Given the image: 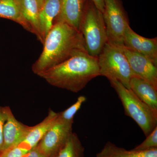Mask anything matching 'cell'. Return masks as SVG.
<instances>
[{"mask_svg": "<svg viewBox=\"0 0 157 157\" xmlns=\"http://www.w3.org/2000/svg\"><path fill=\"white\" fill-rule=\"evenodd\" d=\"M85 1L60 0L59 12L54 23H66L79 31Z\"/></svg>", "mask_w": 157, "mask_h": 157, "instance_id": "11", "label": "cell"}, {"mask_svg": "<svg viewBox=\"0 0 157 157\" xmlns=\"http://www.w3.org/2000/svg\"><path fill=\"white\" fill-rule=\"evenodd\" d=\"M5 108L7 118L4 125V144L2 151L20 144L26 137L31 128V127L26 125L17 121L9 106H6Z\"/></svg>", "mask_w": 157, "mask_h": 157, "instance_id": "10", "label": "cell"}, {"mask_svg": "<svg viewBox=\"0 0 157 157\" xmlns=\"http://www.w3.org/2000/svg\"><path fill=\"white\" fill-rule=\"evenodd\" d=\"M86 100V97L85 96H79L76 102L72 106L63 111L59 113V118L64 121L73 122V119L75 114Z\"/></svg>", "mask_w": 157, "mask_h": 157, "instance_id": "19", "label": "cell"}, {"mask_svg": "<svg viewBox=\"0 0 157 157\" xmlns=\"http://www.w3.org/2000/svg\"><path fill=\"white\" fill-rule=\"evenodd\" d=\"M73 123L62 121L58 117L55 123L36 146L46 157H56L73 132Z\"/></svg>", "mask_w": 157, "mask_h": 157, "instance_id": "7", "label": "cell"}, {"mask_svg": "<svg viewBox=\"0 0 157 157\" xmlns=\"http://www.w3.org/2000/svg\"><path fill=\"white\" fill-rule=\"evenodd\" d=\"M117 94L125 114L132 118L147 137L157 126V115L132 92L117 81H109Z\"/></svg>", "mask_w": 157, "mask_h": 157, "instance_id": "4", "label": "cell"}, {"mask_svg": "<svg viewBox=\"0 0 157 157\" xmlns=\"http://www.w3.org/2000/svg\"><path fill=\"white\" fill-rule=\"evenodd\" d=\"M30 151L20 144L17 146L11 147L1 151L0 157H24Z\"/></svg>", "mask_w": 157, "mask_h": 157, "instance_id": "21", "label": "cell"}, {"mask_svg": "<svg viewBox=\"0 0 157 157\" xmlns=\"http://www.w3.org/2000/svg\"><path fill=\"white\" fill-rule=\"evenodd\" d=\"M96 157H157V148L145 151L128 150L108 141Z\"/></svg>", "mask_w": 157, "mask_h": 157, "instance_id": "16", "label": "cell"}, {"mask_svg": "<svg viewBox=\"0 0 157 157\" xmlns=\"http://www.w3.org/2000/svg\"><path fill=\"white\" fill-rule=\"evenodd\" d=\"M0 18L10 20L17 23L33 33L30 26L23 15L20 0H0Z\"/></svg>", "mask_w": 157, "mask_h": 157, "instance_id": "15", "label": "cell"}, {"mask_svg": "<svg viewBox=\"0 0 157 157\" xmlns=\"http://www.w3.org/2000/svg\"><path fill=\"white\" fill-rule=\"evenodd\" d=\"M6 118L7 115L5 107L0 106V152L2 151L4 144L3 132Z\"/></svg>", "mask_w": 157, "mask_h": 157, "instance_id": "22", "label": "cell"}, {"mask_svg": "<svg viewBox=\"0 0 157 157\" xmlns=\"http://www.w3.org/2000/svg\"><path fill=\"white\" fill-rule=\"evenodd\" d=\"M124 54L128 62L132 77L142 78L157 89V67L148 58L121 47Z\"/></svg>", "mask_w": 157, "mask_h": 157, "instance_id": "8", "label": "cell"}, {"mask_svg": "<svg viewBox=\"0 0 157 157\" xmlns=\"http://www.w3.org/2000/svg\"><path fill=\"white\" fill-rule=\"evenodd\" d=\"M36 1H37V3H38V5H39L40 10H41L43 4L45 2V0H36Z\"/></svg>", "mask_w": 157, "mask_h": 157, "instance_id": "25", "label": "cell"}, {"mask_svg": "<svg viewBox=\"0 0 157 157\" xmlns=\"http://www.w3.org/2000/svg\"><path fill=\"white\" fill-rule=\"evenodd\" d=\"M84 147L78 135L72 132L56 157H84Z\"/></svg>", "mask_w": 157, "mask_h": 157, "instance_id": "18", "label": "cell"}, {"mask_svg": "<svg viewBox=\"0 0 157 157\" xmlns=\"http://www.w3.org/2000/svg\"><path fill=\"white\" fill-rule=\"evenodd\" d=\"M58 115L59 113L49 109L48 115L43 121L35 126L31 127L28 134L21 144L29 150L35 147L55 123Z\"/></svg>", "mask_w": 157, "mask_h": 157, "instance_id": "13", "label": "cell"}, {"mask_svg": "<svg viewBox=\"0 0 157 157\" xmlns=\"http://www.w3.org/2000/svg\"><path fill=\"white\" fill-rule=\"evenodd\" d=\"M60 8V0H45L40 11V24L43 44L53 25Z\"/></svg>", "mask_w": 157, "mask_h": 157, "instance_id": "14", "label": "cell"}, {"mask_svg": "<svg viewBox=\"0 0 157 157\" xmlns=\"http://www.w3.org/2000/svg\"><path fill=\"white\" fill-rule=\"evenodd\" d=\"M24 157H46L38 149L37 147L31 149Z\"/></svg>", "mask_w": 157, "mask_h": 157, "instance_id": "23", "label": "cell"}, {"mask_svg": "<svg viewBox=\"0 0 157 157\" xmlns=\"http://www.w3.org/2000/svg\"><path fill=\"white\" fill-rule=\"evenodd\" d=\"M155 148H157V126L147 136L144 141L133 149L145 151Z\"/></svg>", "mask_w": 157, "mask_h": 157, "instance_id": "20", "label": "cell"}, {"mask_svg": "<svg viewBox=\"0 0 157 157\" xmlns=\"http://www.w3.org/2000/svg\"><path fill=\"white\" fill-rule=\"evenodd\" d=\"M87 53L98 57L107 42V30L102 12L91 0H86L79 27Z\"/></svg>", "mask_w": 157, "mask_h": 157, "instance_id": "3", "label": "cell"}, {"mask_svg": "<svg viewBox=\"0 0 157 157\" xmlns=\"http://www.w3.org/2000/svg\"><path fill=\"white\" fill-rule=\"evenodd\" d=\"M38 76L52 86L78 93L100 76L98 57L81 52Z\"/></svg>", "mask_w": 157, "mask_h": 157, "instance_id": "2", "label": "cell"}, {"mask_svg": "<svg viewBox=\"0 0 157 157\" xmlns=\"http://www.w3.org/2000/svg\"><path fill=\"white\" fill-rule=\"evenodd\" d=\"M23 15L30 26L33 33L43 44L40 24V9L36 0H20Z\"/></svg>", "mask_w": 157, "mask_h": 157, "instance_id": "17", "label": "cell"}, {"mask_svg": "<svg viewBox=\"0 0 157 157\" xmlns=\"http://www.w3.org/2000/svg\"><path fill=\"white\" fill-rule=\"evenodd\" d=\"M100 76L117 81L130 89L132 72L121 47L107 42L98 57Z\"/></svg>", "mask_w": 157, "mask_h": 157, "instance_id": "5", "label": "cell"}, {"mask_svg": "<svg viewBox=\"0 0 157 157\" xmlns=\"http://www.w3.org/2000/svg\"><path fill=\"white\" fill-rule=\"evenodd\" d=\"M130 89L157 115V89L142 78L132 76Z\"/></svg>", "mask_w": 157, "mask_h": 157, "instance_id": "12", "label": "cell"}, {"mask_svg": "<svg viewBox=\"0 0 157 157\" xmlns=\"http://www.w3.org/2000/svg\"><path fill=\"white\" fill-rule=\"evenodd\" d=\"M123 45L129 50L147 57L157 66V38L141 36L128 25L124 34Z\"/></svg>", "mask_w": 157, "mask_h": 157, "instance_id": "9", "label": "cell"}, {"mask_svg": "<svg viewBox=\"0 0 157 157\" xmlns=\"http://www.w3.org/2000/svg\"><path fill=\"white\" fill-rule=\"evenodd\" d=\"M43 45L42 53L32 66L37 75L78 53L87 52L80 32L63 23H54Z\"/></svg>", "mask_w": 157, "mask_h": 157, "instance_id": "1", "label": "cell"}, {"mask_svg": "<svg viewBox=\"0 0 157 157\" xmlns=\"http://www.w3.org/2000/svg\"><path fill=\"white\" fill-rule=\"evenodd\" d=\"M102 14L107 30V42L123 47L124 32L129 21L122 0H104Z\"/></svg>", "mask_w": 157, "mask_h": 157, "instance_id": "6", "label": "cell"}, {"mask_svg": "<svg viewBox=\"0 0 157 157\" xmlns=\"http://www.w3.org/2000/svg\"><path fill=\"white\" fill-rule=\"evenodd\" d=\"M97 8L103 12L104 9V0H91Z\"/></svg>", "mask_w": 157, "mask_h": 157, "instance_id": "24", "label": "cell"}]
</instances>
